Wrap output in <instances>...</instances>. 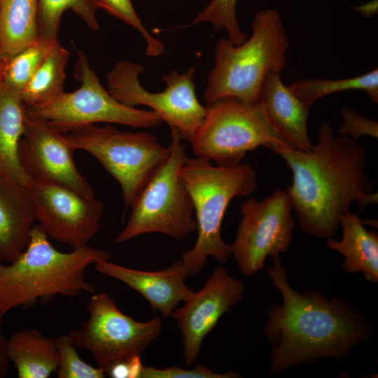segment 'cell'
Returning <instances> with one entry per match:
<instances>
[{
  "instance_id": "6da1fadb",
  "label": "cell",
  "mask_w": 378,
  "mask_h": 378,
  "mask_svg": "<svg viewBox=\"0 0 378 378\" xmlns=\"http://www.w3.org/2000/svg\"><path fill=\"white\" fill-rule=\"evenodd\" d=\"M279 155L292 173L286 190L300 230L316 238H330L342 216L357 202L362 211L377 202V193L365 172V148L349 137L335 136L329 122L323 121L318 142L309 150L292 147H267Z\"/></svg>"
},
{
  "instance_id": "7a4b0ae2",
  "label": "cell",
  "mask_w": 378,
  "mask_h": 378,
  "mask_svg": "<svg viewBox=\"0 0 378 378\" xmlns=\"http://www.w3.org/2000/svg\"><path fill=\"white\" fill-rule=\"evenodd\" d=\"M272 260L267 274L283 302L267 311L263 327L272 344V374L321 358L341 361L354 347L371 337L370 321L351 304L340 297L330 299L315 290L302 293L295 290L280 257Z\"/></svg>"
},
{
  "instance_id": "3957f363",
  "label": "cell",
  "mask_w": 378,
  "mask_h": 378,
  "mask_svg": "<svg viewBox=\"0 0 378 378\" xmlns=\"http://www.w3.org/2000/svg\"><path fill=\"white\" fill-rule=\"evenodd\" d=\"M38 225L24 250L13 261L0 262V313L17 307L46 304L57 296L74 298L95 293L85 278L86 269L111 254L88 244L69 252L56 249Z\"/></svg>"
},
{
  "instance_id": "277c9868",
  "label": "cell",
  "mask_w": 378,
  "mask_h": 378,
  "mask_svg": "<svg viewBox=\"0 0 378 378\" xmlns=\"http://www.w3.org/2000/svg\"><path fill=\"white\" fill-rule=\"evenodd\" d=\"M180 174L192 202L197 230L194 246L184 251L181 259L189 276L201 272L209 257L220 263L230 258V245L220 233L226 209L234 197L251 195L258 181L249 164L214 166L210 160L198 156L188 158Z\"/></svg>"
},
{
  "instance_id": "5b68a950",
  "label": "cell",
  "mask_w": 378,
  "mask_h": 378,
  "mask_svg": "<svg viewBox=\"0 0 378 378\" xmlns=\"http://www.w3.org/2000/svg\"><path fill=\"white\" fill-rule=\"evenodd\" d=\"M251 28V35L238 46L229 38L216 42L215 64L203 95L206 104L228 97L259 102L267 75L286 66L289 40L279 12L260 10Z\"/></svg>"
},
{
  "instance_id": "8992f818",
  "label": "cell",
  "mask_w": 378,
  "mask_h": 378,
  "mask_svg": "<svg viewBox=\"0 0 378 378\" xmlns=\"http://www.w3.org/2000/svg\"><path fill=\"white\" fill-rule=\"evenodd\" d=\"M170 130L169 155L137 195L115 244L151 232L181 239L197 230L192 202L180 174L188 158L186 146L178 130Z\"/></svg>"
},
{
  "instance_id": "52a82bcc",
  "label": "cell",
  "mask_w": 378,
  "mask_h": 378,
  "mask_svg": "<svg viewBox=\"0 0 378 378\" xmlns=\"http://www.w3.org/2000/svg\"><path fill=\"white\" fill-rule=\"evenodd\" d=\"M188 141L196 156L221 167L239 164L247 152L261 146L292 147L273 125L260 101L231 97L207 104L203 120Z\"/></svg>"
},
{
  "instance_id": "ba28073f",
  "label": "cell",
  "mask_w": 378,
  "mask_h": 378,
  "mask_svg": "<svg viewBox=\"0 0 378 378\" xmlns=\"http://www.w3.org/2000/svg\"><path fill=\"white\" fill-rule=\"evenodd\" d=\"M75 150L92 155L119 183L125 209L169 155V146H162L148 132L121 131L111 125L84 126L64 134Z\"/></svg>"
},
{
  "instance_id": "9c48e42d",
  "label": "cell",
  "mask_w": 378,
  "mask_h": 378,
  "mask_svg": "<svg viewBox=\"0 0 378 378\" xmlns=\"http://www.w3.org/2000/svg\"><path fill=\"white\" fill-rule=\"evenodd\" d=\"M74 76L80 82L78 89L27 106L26 111L63 134L97 122L141 128H154L163 122L152 110L130 107L116 100L103 87L83 51L78 52Z\"/></svg>"
},
{
  "instance_id": "30bf717a",
  "label": "cell",
  "mask_w": 378,
  "mask_h": 378,
  "mask_svg": "<svg viewBox=\"0 0 378 378\" xmlns=\"http://www.w3.org/2000/svg\"><path fill=\"white\" fill-rule=\"evenodd\" d=\"M144 68L139 64L122 60L107 76L109 93L119 102L136 108L144 105L155 111L170 127L176 128L182 139L189 141L203 120L206 106L197 99L193 77L194 67L179 74L172 71L162 78L163 91H147L140 83Z\"/></svg>"
},
{
  "instance_id": "8fae6325",
  "label": "cell",
  "mask_w": 378,
  "mask_h": 378,
  "mask_svg": "<svg viewBox=\"0 0 378 378\" xmlns=\"http://www.w3.org/2000/svg\"><path fill=\"white\" fill-rule=\"evenodd\" d=\"M87 311L88 319L68 336L77 349L88 351L103 370L115 361L141 356L162 330L159 318L137 321L122 312L104 291L94 293Z\"/></svg>"
},
{
  "instance_id": "7c38bea8",
  "label": "cell",
  "mask_w": 378,
  "mask_h": 378,
  "mask_svg": "<svg viewBox=\"0 0 378 378\" xmlns=\"http://www.w3.org/2000/svg\"><path fill=\"white\" fill-rule=\"evenodd\" d=\"M293 211L287 193L280 189L263 200L251 197L241 204V220L230 248L244 275L253 276L267 257L274 259L288 251L293 239Z\"/></svg>"
},
{
  "instance_id": "4fadbf2b",
  "label": "cell",
  "mask_w": 378,
  "mask_h": 378,
  "mask_svg": "<svg viewBox=\"0 0 378 378\" xmlns=\"http://www.w3.org/2000/svg\"><path fill=\"white\" fill-rule=\"evenodd\" d=\"M27 189L36 220L48 237L75 248L87 245L99 231L104 204L95 197L38 180Z\"/></svg>"
},
{
  "instance_id": "5bb4252c",
  "label": "cell",
  "mask_w": 378,
  "mask_h": 378,
  "mask_svg": "<svg viewBox=\"0 0 378 378\" xmlns=\"http://www.w3.org/2000/svg\"><path fill=\"white\" fill-rule=\"evenodd\" d=\"M74 150L64 134L26 111L19 146L20 160L26 173L32 180L59 184L94 197L92 186L75 164Z\"/></svg>"
},
{
  "instance_id": "9a60e30c",
  "label": "cell",
  "mask_w": 378,
  "mask_h": 378,
  "mask_svg": "<svg viewBox=\"0 0 378 378\" xmlns=\"http://www.w3.org/2000/svg\"><path fill=\"white\" fill-rule=\"evenodd\" d=\"M244 287L242 281L218 265L202 288L193 292L183 307L174 310L171 317L181 332L186 365L197 360L204 339L220 317L241 300Z\"/></svg>"
},
{
  "instance_id": "2e32d148",
  "label": "cell",
  "mask_w": 378,
  "mask_h": 378,
  "mask_svg": "<svg viewBox=\"0 0 378 378\" xmlns=\"http://www.w3.org/2000/svg\"><path fill=\"white\" fill-rule=\"evenodd\" d=\"M100 274L118 280L140 293L163 316H171L181 302H185L192 290L185 284L188 277L181 260L156 272L137 270L102 260L94 264Z\"/></svg>"
},
{
  "instance_id": "e0dca14e",
  "label": "cell",
  "mask_w": 378,
  "mask_h": 378,
  "mask_svg": "<svg viewBox=\"0 0 378 378\" xmlns=\"http://www.w3.org/2000/svg\"><path fill=\"white\" fill-rule=\"evenodd\" d=\"M260 101L273 125L290 145L300 150L313 146L307 130L310 107L281 80L280 73H269L263 82Z\"/></svg>"
},
{
  "instance_id": "ac0fdd59",
  "label": "cell",
  "mask_w": 378,
  "mask_h": 378,
  "mask_svg": "<svg viewBox=\"0 0 378 378\" xmlns=\"http://www.w3.org/2000/svg\"><path fill=\"white\" fill-rule=\"evenodd\" d=\"M35 221L27 187L0 177V262H11L24 250Z\"/></svg>"
},
{
  "instance_id": "d6986e66",
  "label": "cell",
  "mask_w": 378,
  "mask_h": 378,
  "mask_svg": "<svg viewBox=\"0 0 378 378\" xmlns=\"http://www.w3.org/2000/svg\"><path fill=\"white\" fill-rule=\"evenodd\" d=\"M340 226L342 238H327V246L344 256L342 267L349 274L361 272L366 281L378 282V234L367 230L356 214L348 211Z\"/></svg>"
},
{
  "instance_id": "ffe728a7",
  "label": "cell",
  "mask_w": 378,
  "mask_h": 378,
  "mask_svg": "<svg viewBox=\"0 0 378 378\" xmlns=\"http://www.w3.org/2000/svg\"><path fill=\"white\" fill-rule=\"evenodd\" d=\"M26 107L20 93L0 83V177L27 186L32 181L19 158Z\"/></svg>"
},
{
  "instance_id": "44dd1931",
  "label": "cell",
  "mask_w": 378,
  "mask_h": 378,
  "mask_svg": "<svg viewBox=\"0 0 378 378\" xmlns=\"http://www.w3.org/2000/svg\"><path fill=\"white\" fill-rule=\"evenodd\" d=\"M7 356L18 378H48L59 363L55 338L45 336L36 328L13 333L7 340Z\"/></svg>"
},
{
  "instance_id": "7402d4cb",
  "label": "cell",
  "mask_w": 378,
  "mask_h": 378,
  "mask_svg": "<svg viewBox=\"0 0 378 378\" xmlns=\"http://www.w3.org/2000/svg\"><path fill=\"white\" fill-rule=\"evenodd\" d=\"M38 36V0H0V47L6 62Z\"/></svg>"
},
{
  "instance_id": "603a6c76",
  "label": "cell",
  "mask_w": 378,
  "mask_h": 378,
  "mask_svg": "<svg viewBox=\"0 0 378 378\" xmlns=\"http://www.w3.org/2000/svg\"><path fill=\"white\" fill-rule=\"evenodd\" d=\"M70 52L55 43L34 76L20 91L25 107L43 103L64 91L66 67Z\"/></svg>"
},
{
  "instance_id": "cb8c5ba5",
  "label": "cell",
  "mask_w": 378,
  "mask_h": 378,
  "mask_svg": "<svg viewBox=\"0 0 378 378\" xmlns=\"http://www.w3.org/2000/svg\"><path fill=\"white\" fill-rule=\"evenodd\" d=\"M289 88L306 105L311 107L318 99L328 94L346 91L365 92L378 102V69H374L360 76L335 80L309 78L293 82Z\"/></svg>"
},
{
  "instance_id": "d4e9b609",
  "label": "cell",
  "mask_w": 378,
  "mask_h": 378,
  "mask_svg": "<svg viewBox=\"0 0 378 378\" xmlns=\"http://www.w3.org/2000/svg\"><path fill=\"white\" fill-rule=\"evenodd\" d=\"M72 10L85 24L97 30V7L94 0H38V34L49 40L58 41L57 36L63 13Z\"/></svg>"
},
{
  "instance_id": "484cf974",
  "label": "cell",
  "mask_w": 378,
  "mask_h": 378,
  "mask_svg": "<svg viewBox=\"0 0 378 378\" xmlns=\"http://www.w3.org/2000/svg\"><path fill=\"white\" fill-rule=\"evenodd\" d=\"M57 41L38 36L6 62L1 83L20 93Z\"/></svg>"
},
{
  "instance_id": "4316f807",
  "label": "cell",
  "mask_w": 378,
  "mask_h": 378,
  "mask_svg": "<svg viewBox=\"0 0 378 378\" xmlns=\"http://www.w3.org/2000/svg\"><path fill=\"white\" fill-rule=\"evenodd\" d=\"M237 0H211L208 5L192 20L190 25L206 22L211 23L215 31L224 29L229 39L238 46L248 38L240 29L236 15Z\"/></svg>"
},
{
  "instance_id": "83f0119b",
  "label": "cell",
  "mask_w": 378,
  "mask_h": 378,
  "mask_svg": "<svg viewBox=\"0 0 378 378\" xmlns=\"http://www.w3.org/2000/svg\"><path fill=\"white\" fill-rule=\"evenodd\" d=\"M59 356L58 366L56 370L58 378H104V370L83 360L68 335L55 337Z\"/></svg>"
},
{
  "instance_id": "f1b7e54d",
  "label": "cell",
  "mask_w": 378,
  "mask_h": 378,
  "mask_svg": "<svg viewBox=\"0 0 378 378\" xmlns=\"http://www.w3.org/2000/svg\"><path fill=\"white\" fill-rule=\"evenodd\" d=\"M97 8H100L111 15L135 29L146 43V55L158 57L164 51L162 42L153 37L144 27L137 15L131 0H94Z\"/></svg>"
},
{
  "instance_id": "f546056e",
  "label": "cell",
  "mask_w": 378,
  "mask_h": 378,
  "mask_svg": "<svg viewBox=\"0 0 378 378\" xmlns=\"http://www.w3.org/2000/svg\"><path fill=\"white\" fill-rule=\"evenodd\" d=\"M240 375L234 371L217 374L211 370L200 365H196L191 370H186L178 366H172L164 369L142 366L140 378H236Z\"/></svg>"
},
{
  "instance_id": "4dcf8cb0",
  "label": "cell",
  "mask_w": 378,
  "mask_h": 378,
  "mask_svg": "<svg viewBox=\"0 0 378 378\" xmlns=\"http://www.w3.org/2000/svg\"><path fill=\"white\" fill-rule=\"evenodd\" d=\"M342 124L339 128L340 135L356 140L362 136L378 137V124L376 121L361 115L351 108L341 110Z\"/></svg>"
},
{
  "instance_id": "1f68e13d",
  "label": "cell",
  "mask_w": 378,
  "mask_h": 378,
  "mask_svg": "<svg viewBox=\"0 0 378 378\" xmlns=\"http://www.w3.org/2000/svg\"><path fill=\"white\" fill-rule=\"evenodd\" d=\"M142 366L140 356H134L111 363L104 372L112 378H140Z\"/></svg>"
},
{
  "instance_id": "d6a6232c",
  "label": "cell",
  "mask_w": 378,
  "mask_h": 378,
  "mask_svg": "<svg viewBox=\"0 0 378 378\" xmlns=\"http://www.w3.org/2000/svg\"><path fill=\"white\" fill-rule=\"evenodd\" d=\"M3 316L0 313V378L7 374L10 363L7 356V339L2 332Z\"/></svg>"
},
{
  "instance_id": "836d02e7",
  "label": "cell",
  "mask_w": 378,
  "mask_h": 378,
  "mask_svg": "<svg viewBox=\"0 0 378 378\" xmlns=\"http://www.w3.org/2000/svg\"><path fill=\"white\" fill-rule=\"evenodd\" d=\"M357 10L365 18H370L377 13V1H370L365 5L358 7Z\"/></svg>"
},
{
  "instance_id": "e575fe53",
  "label": "cell",
  "mask_w": 378,
  "mask_h": 378,
  "mask_svg": "<svg viewBox=\"0 0 378 378\" xmlns=\"http://www.w3.org/2000/svg\"><path fill=\"white\" fill-rule=\"evenodd\" d=\"M6 61L4 59L0 47V83H1L3 71L5 66Z\"/></svg>"
}]
</instances>
